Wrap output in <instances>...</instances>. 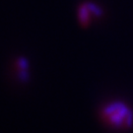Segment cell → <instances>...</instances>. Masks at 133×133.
Segmentation results:
<instances>
[{"mask_svg":"<svg viewBox=\"0 0 133 133\" xmlns=\"http://www.w3.org/2000/svg\"><path fill=\"white\" fill-rule=\"evenodd\" d=\"M103 121L117 130H129L133 127V109L121 101H112L101 109Z\"/></svg>","mask_w":133,"mask_h":133,"instance_id":"1","label":"cell"},{"mask_svg":"<svg viewBox=\"0 0 133 133\" xmlns=\"http://www.w3.org/2000/svg\"><path fill=\"white\" fill-rule=\"evenodd\" d=\"M104 15V10L96 3L87 1L79 5L77 10L78 21L82 28H88L92 24L94 18L100 19Z\"/></svg>","mask_w":133,"mask_h":133,"instance_id":"2","label":"cell"},{"mask_svg":"<svg viewBox=\"0 0 133 133\" xmlns=\"http://www.w3.org/2000/svg\"><path fill=\"white\" fill-rule=\"evenodd\" d=\"M17 65L20 70H27L29 67V62L26 57H19L18 61H17Z\"/></svg>","mask_w":133,"mask_h":133,"instance_id":"3","label":"cell"},{"mask_svg":"<svg viewBox=\"0 0 133 133\" xmlns=\"http://www.w3.org/2000/svg\"><path fill=\"white\" fill-rule=\"evenodd\" d=\"M19 79L22 82H28L29 79H30V76H29V73L27 70H20L19 71Z\"/></svg>","mask_w":133,"mask_h":133,"instance_id":"4","label":"cell"}]
</instances>
